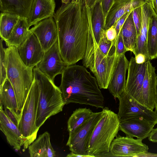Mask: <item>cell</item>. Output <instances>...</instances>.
<instances>
[{
    "label": "cell",
    "mask_w": 157,
    "mask_h": 157,
    "mask_svg": "<svg viewBox=\"0 0 157 157\" xmlns=\"http://www.w3.org/2000/svg\"><path fill=\"white\" fill-rule=\"evenodd\" d=\"M137 157H157V154L147 152L138 155Z\"/></svg>",
    "instance_id": "cell-43"
},
{
    "label": "cell",
    "mask_w": 157,
    "mask_h": 157,
    "mask_svg": "<svg viewBox=\"0 0 157 157\" xmlns=\"http://www.w3.org/2000/svg\"><path fill=\"white\" fill-rule=\"evenodd\" d=\"M89 108H79L74 111L67 122V129L71 134L86 122L93 114Z\"/></svg>",
    "instance_id": "cell-29"
},
{
    "label": "cell",
    "mask_w": 157,
    "mask_h": 157,
    "mask_svg": "<svg viewBox=\"0 0 157 157\" xmlns=\"http://www.w3.org/2000/svg\"><path fill=\"white\" fill-rule=\"evenodd\" d=\"M102 111V116L86 145L87 154L93 157L112 156L110 146L120 130V122L117 114L107 107L104 108Z\"/></svg>",
    "instance_id": "cell-4"
},
{
    "label": "cell",
    "mask_w": 157,
    "mask_h": 157,
    "mask_svg": "<svg viewBox=\"0 0 157 157\" xmlns=\"http://www.w3.org/2000/svg\"><path fill=\"white\" fill-rule=\"evenodd\" d=\"M16 48L22 61L28 67L36 66L41 61L44 53L37 38L32 33Z\"/></svg>",
    "instance_id": "cell-15"
},
{
    "label": "cell",
    "mask_w": 157,
    "mask_h": 157,
    "mask_svg": "<svg viewBox=\"0 0 157 157\" xmlns=\"http://www.w3.org/2000/svg\"><path fill=\"white\" fill-rule=\"evenodd\" d=\"M134 22L136 27L137 37L140 31L142 22L141 6L133 9L132 11Z\"/></svg>",
    "instance_id": "cell-33"
},
{
    "label": "cell",
    "mask_w": 157,
    "mask_h": 157,
    "mask_svg": "<svg viewBox=\"0 0 157 157\" xmlns=\"http://www.w3.org/2000/svg\"><path fill=\"white\" fill-rule=\"evenodd\" d=\"M71 0H61L62 3L67 4L70 2Z\"/></svg>",
    "instance_id": "cell-46"
},
{
    "label": "cell",
    "mask_w": 157,
    "mask_h": 157,
    "mask_svg": "<svg viewBox=\"0 0 157 157\" xmlns=\"http://www.w3.org/2000/svg\"><path fill=\"white\" fill-rule=\"evenodd\" d=\"M0 129L4 134L8 143L13 148L19 150L25 142L24 138L18 126L5 114L2 107L0 106Z\"/></svg>",
    "instance_id": "cell-20"
},
{
    "label": "cell",
    "mask_w": 157,
    "mask_h": 157,
    "mask_svg": "<svg viewBox=\"0 0 157 157\" xmlns=\"http://www.w3.org/2000/svg\"><path fill=\"white\" fill-rule=\"evenodd\" d=\"M129 64L125 54L116 56L113 71L108 89L115 98H118L124 91L126 71Z\"/></svg>",
    "instance_id": "cell-16"
},
{
    "label": "cell",
    "mask_w": 157,
    "mask_h": 157,
    "mask_svg": "<svg viewBox=\"0 0 157 157\" xmlns=\"http://www.w3.org/2000/svg\"><path fill=\"white\" fill-rule=\"evenodd\" d=\"M99 0H85L86 5L90 9H92Z\"/></svg>",
    "instance_id": "cell-42"
},
{
    "label": "cell",
    "mask_w": 157,
    "mask_h": 157,
    "mask_svg": "<svg viewBox=\"0 0 157 157\" xmlns=\"http://www.w3.org/2000/svg\"><path fill=\"white\" fill-rule=\"evenodd\" d=\"M152 7L157 15V0H150Z\"/></svg>",
    "instance_id": "cell-44"
},
{
    "label": "cell",
    "mask_w": 157,
    "mask_h": 157,
    "mask_svg": "<svg viewBox=\"0 0 157 157\" xmlns=\"http://www.w3.org/2000/svg\"><path fill=\"white\" fill-rule=\"evenodd\" d=\"M118 99L119 106L117 114L120 121L132 117H140L155 125L157 124V113L139 103L125 92Z\"/></svg>",
    "instance_id": "cell-8"
},
{
    "label": "cell",
    "mask_w": 157,
    "mask_h": 157,
    "mask_svg": "<svg viewBox=\"0 0 157 157\" xmlns=\"http://www.w3.org/2000/svg\"><path fill=\"white\" fill-rule=\"evenodd\" d=\"M30 30L37 38L44 52L58 40L57 27L53 17L40 21Z\"/></svg>",
    "instance_id": "cell-14"
},
{
    "label": "cell",
    "mask_w": 157,
    "mask_h": 157,
    "mask_svg": "<svg viewBox=\"0 0 157 157\" xmlns=\"http://www.w3.org/2000/svg\"><path fill=\"white\" fill-rule=\"evenodd\" d=\"M6 76L16 97L19 112L22 111L34 78V67L26 66L21 59L16 47L6 48Z\"/></svg>",
    "instance_id": "cell-3"
},
{
    "label": "cell",
    "mask_w": 157,
    "mask_h": 157,
    "mask_svg": "<svg viewBox=\"0 0 157 157\" xmlns=\"http://www.w3.org/2000/svg\"><path fill=\"white\" fill-rule=\"evenodd\" d=\"M120 32L127 50L133 53L136 47L137 36L132 12L125 21Z\"/></svg>",
    "instance_id": "cell-27"
},
{
    "label": "cell",
    "mask_w": 157,
    "mask_h": 157,
    "mask_svg": "<svg viewBox=\"0 0 157 157\" xmlns=\"http://www.w3.org/2000/svg\"><path fill=\"white\" fill-rule=\"evenodd\" d=\"M27 19L20 17L8 39L5 41L8 47H18L21 45L32 33Z\"/></svg>",
    "instance_id": "cell-25"
},
{
    "label": "cell",
    "mask_w": 157,
    "mask_h": 157,
    "mask_svg": "<svg viewBox=\"0 0 157 157\" xmlns=\"http://www.w3.org/2000/svg\"><path fill=\"white\" fill-rule=\"evenodd\" d=\"M148 139L150 141L157 143V128L152 129L148 137Z\"/></svg>",
    "instance_id": "cell-40"
},
{
    "label": "cell",
    "mask_w": 157,
    "mask_h": 157,
    "mask_svg": "<svg viewBox=\"0 0 157 157\" xmlns=\"http://www.w3.org/2000/svg\"><path fill=\"white\" fill-rule=\"evenodd\" d=\"M39 97V87L34 78L24 105L18 126L25 140L23 145L24 151L36 139L39 129L36 124Z\"/></svg>",
    "instance_id": "cell-6"
},
{
    "label": "cell",
    "mask_w": 157,
    "mask_h": 157,
    "mask_svg": "<svg viewBox=\"0 0 157 157\" xmlns=\"http://www.w3.org/2000/svg\"><path fill=\"white\" fill-rule=\"evenodd\" d=\"M34 0H0L1 12L17 15L27 19Z\"/></svg>",
    "instance_id": "cell-24"
},
{
    "label": "cell",
    "mask_w": 157,
    "mask_h": 157,
    "mask_svg": "<svg viewBox=\"0 0 157 157\" xmlns=\"http://www.w3.org/2000/svg\"><path fill=\"white\" fill-rule=\"evenodd\" d=\"M142 22L140 32L137 37L136 43L133 54L135 56L142 53L148 60L147 48V38L149 21L153 8L150 1L141 6Z\"/></svg>",
    "instance_id": "cell-22"
},
{
    "label": "cell",
    "mask_w": 157,
    "mask_h": 157,
    "mask_svg": "<svg viewBox=\"0 0 157 157\" xmlns=\"http://www.w3.org/2000/svg\"><path fill=\"white\" fill-rule=\"evenodd\" d=\"M3 109L8 117L18 127L20 120L17 116L7 107Z\"/></svg>",
    "instance_id": "cell-37"
},
{
    "label": "cell",
    "mask_w": 157,
    "mask_h": 157,
    "mask_svg": "<svg viewBox=\"0 0 157 157\" xmlns=\"http://www.w3.org/2000/svg\"><path fill=\"white\" fill-rule=\"evenodd\" d=\"M136 62L138 64H142L147 61L146 56L142 53H139L135 56Z\"/></svg>",
    "instance_id": "cell-39"
},
{
    "label": "cell",
    "mask_w": 157,
    "mask_h": 157,
    "mask_svg": "<svg viewBox=\"0 0 157 157\" xmlns=\"http://www.w3.org/2000/svg\"><path fill=\"white\" fill-rule=\"evenodd\" d=\"M0 105L3 108H9L17 117L20 120L21 115L19 113L17 99L13 87L7 78L0 88Z\"/></svg>",
    "instance_id": "cell-26"
},
{
    "label": "cell",
    "mask_w": 157,
    "mask_h": 157,
    "mask_svg": "<svg viewBox=\"0 0 157 157\" xmlns=\"http://www.w3.org/2000/svg\"><path fill=\"white\" fill-rule=\"evenodd\" d=\"M116 54L105 55L98 46H94L93 56L86 66L96 77L100 89H108L114 67Z\"/></svg>",
    "instance_id": "cell-7"
},
{
    "label": "cell",
    "mask_w": 157,
    "mask_h": 157,
    "mask_svg": "<svg viewBox=\"0 0 157 157\" xmlns=\"http://www.w3.org/2000/svg\"><path fill=\"white\" fill-rule=\"evenodd\" d=\"M66 105L70 103L104 108V97L95 77L84 66H67L59 86Z\"/></svg>",
    "instance_id": "cell-2"
},
{
    "label": "cell",
    "mask_w": 157,
    "mask_h": 157,
    "mask_svg": "<svg viewBox=\"0 0 157 157\" xmlns=\"http://www.w3.org/2000/svg\"><path fill=\"white\" fill-rule=\"evenodd\" d=\"M124 91L142 104V89L146 71V62L138 64L135 57L129 61Z\"/></svg>",
    "instance_id": "cell-10"
},
{
    "label": "cell",
    "mask_w": 157,
    "mask_h": 157,
    "mask_svg": "<svg viewBox=\"0 0 157 157\" xmlns=\"http://www.w3.org/2000/svg\"><path fill=\"white\" fill-rule=\"evenodd\" d=\"M157 78L155 67L150 60H147L142 86V104L151 110L155 108Z\"/></svg>",
    "instance_id": "cell-18"
},
{
    "label": "cell",
    "mask_w": 157,
    "mask_h": 157,
    "mask_svg": "<svg viewBox=\"0 0 157 157\" xmlns=\"http://www.w3.org/2000/svg\"><path fill=\"white\" fill-rule=\"evenodd\" d=\"M4 41L1 38L0 40V88L2 87L7 78L6 48L3 46Z\"/></svg>",
    "instance_id": "cell-32"
},
{
    "label": "cell",
    "mask_w": 157,
    "mask_h": 157,
    "mask_svg": "<svg viewBox=\"0 0 157 157\" xmlns=\"http://www.w3.org/2000/svg\"><path fill=\"white\" fill-rule=\"evenodd\" d=\"M116 39L113 41L108 40L105 31L102 33L98 47L103 54L107 56H111L115 54Z\"/></svg>",
    "instance_id": "cell-31"
},
{
    "label": "cell",
    "mask_w": 157,
    "mask_h": 157,
    "mask_svg": "<svg viewBox=\"0 0 157 157\" xmlns=\"http://www.w3.org/2000/svg\"><path fill=\"white\" fill-rule=\"evenodd\" d=\"M105 31V34L107 39L109 40L113 41L116 39L117 33L115 27L113 26Z\"/></svg>",
    "instance_id": "cell-38"
},
{
    "label": "cell",
    "mask_w": 157,
    "mask_h": 157,
    "mask_svg": "<svg viewBox=\"0 0 157 157\" xmlns=\"http://www.w3.org/2000/svg\"><path fill=\"white\" fill-rule=\"evenodd\" d=\"M155 111L157 113V83L156 88V94L155 100Z\"/></svg>",
    "instance_id": "cell-45"
},
{
    "label": "cell",
    "mask_w": 157,
    "mask_h": 157,
    "mask_svg": "<svg viewBox=\"0 0 157 157\" xmlns=\"http://www.w3.org/2000/svg\"><path fill=\"white\" fill-rule=\"evenodd\" d=\"M39 89L36 124L39 129L50 117L63 110L66 105L59 87L36 67L33 69Z\"/></svg>",
    "instance_id": "cell-5"
},
{
    "label": "cell",
    "mask_w": 157,
    "mask_h": 157,
    "mask_svg": "<svg viewBox=\"0 0 157 157\" xmlns=\"http://www.w3.org/2000/svg\"><path fill=\"white\" fill-rule=\"evenodd\" d=\"M20 17L16 15L1 12L0 16V36L5 41L8 38Z\"/></svg>",
    "instance_id": "cell-30"
},
{
    "label": "cell",
    "mask_w": 157,
    "mask_h": 157,
    "mask_svg": "<svg viewBox=\"0 0 157 157\" xmlns=\"http://www.w3.org/2000/svg\"><path fill=\"white\" fill-rule=\"evenodd\" d=\"M120 122L119 129L126 136L142 140L148 137L155 125L140 117H132Z\"/></svg>",
    "instance_id": "cell-17"
},
{
    "label": "cell",
    "mask_w": 157,
    "mask_h": 157,
    "mask_svg": "<svg viewBox=\"0 0 157 157\" xmlns=\"http://www.w3.org/2000/svg\"><path fill=\"white\" fill-rule=\"evenodd\" d=\"M142 141L138 138L119 135L112 141L110 152L114 157H136L139 154L148 152V146Z\"/></svg>",
    "instance_id": "cell-11"
},
{
    "label": "cell",
    "mask_w": 157,
    "mask_h": 157,
    "mask_svg": "<svg viewBox=\"0 0 157 157\" xmlns=\"http://www.w3.org/2000/svg\"><path fill=\"white\" fill-rule=\"evenodd\" d=\"M50 136L48 132L40 135L28 147L31 157H54L56 151L50 142Z\"/></svg>",
    "instance_id": "cell-23"
},
{
    "label": "cell",
    "mask_w": 157,
    "mask_h": 157,
    "mask_svg": "<svg viewBox=\"0 0 157 157\" xmlns=\"http://www.w3.org/2000/svg\"><path fill=\"white\" fill-rule=\"evenodd\" d=\"M91 11L92 32L88 33L86 57L92 54L94 47L99 45L102 34L105 31L106 18L103 13L101 0H99L93 8Z\"/></svg>",
    "instance_id": "cell-13"
},
{
    "label": "cell",
    "mask_w": 157,
    "mask_h": 157,
    "mask_svg": "<svg viewBox=\"0 0 157 157\" xmlns=\"http://www.w3.org/2000/svg\"><path fill=\"white\" fill-rule=\"evenodd\" d=\"M102 114V111L94 112L86 122L73 133L69 134L66 145L69 147L71 152L78 154L88 155L86 147L88 140Z\"/></svg>",
    "instance_id": "cell-9"
},
{
    "label": "cell",
    "mask_w": 157,
    "mask_h": 157,
    "mask_svg": "<svg viewBox=\"0 0 157 157\" xmlns=\"http://www.w3.org/2000/svg\"><path fill=\"white\" fill-rule=\"evenodd\" d=\"M55 7V0H34L27 19L29 26L45 19L53 17Z\"/></svg>",
    "instance_id": "cell-21"
},
{
    "label": "cell",
    "mask_w": 157,
    "mask_h": 157,
    "mask_svg": "<svg viewBox=\"0 0 157 157\" xmlns=\"http://www.w3.org/2000/svg\"><path fill=\"white\" fill-rule=\"evenodd\" d=\"M67 157H93L89 155H82L76 154L71 152L68 154L66 156Z\"/></svg>",
    "instance_id": "cell-41"
},
{
    "label": "cell",
    "mask_w": 157,
    "mask_h": 157,
    "mask_svg": "<svg viewBox=\"0 0 157 157\" xmlns=\"http://www.w3.org/2000/svg\"><path fill=\"white\" fill-rule=\"evenodd\" d=\"M128 51L124 45L121 34L120 32L116 38L115 54L116 56L125 54Z\"/></svg>",
    "instance_id": "cell-34"
},
{
    "label": "cell",
    "mask_w": 157,
    "mask_h": 157,
    "mask_svg": "<svg viewBox=\"0 0 157 157\" xmlns=\"http://www.w3.org/2000/svg\"><path fill=\"white\" fill-rule=\"evenodd\" d=\"M53 17L61 58L67 66L75 64L83 59L86 51L92 28L90 9L85 0H71L62 3Z\"/></svg>",
    "instance_id": "cell-1"
},
{
    "label": "cell",
    "mask_w": 157,
    "mask_h": 157,
    "mask_svg": "<svg viewBox=\"0 0 157 157\" xmlns=\"http://www.w3.org/2000/svg\"><path fill=\"white\" fill-rule=\"evenodd\" d=\"M150 0H114L106 18L105 31L115 25L126 13L141 6Z\"/></svg>",
    "instance_id": "cell-19"
},
{
    "label": "cell",
    "mask_w": 157,
    "mask_h": 157,
    "mask_svg": "<svg viewBox=\"0 0 157 157\" xmlns=\"http://www.w3.org/2000/svg\"><path fill=\"white\" fill-rule=\"evenodd\" d=\"M114 1V0H101L103 11L106 18Z\"/></svg>",
    "instance_id": "cell-36"
},
{
    "label": "cell",
    "mask_w": 157,
    "mask_h": 157,
    "mask_svg": "<svg viewBox=\"0 0 157 157\" xmlns=\"http://www.w3.org/2000/svg\"><path fill=\"white\" fill-rule=\"evenodd\" d=\"M132 11L127 12L124 14L117 21L115 25H113L115 27L116 31L117 37L120 33L125 21Z\"/></svg>",
    "instance_id": "cell-35"
},
{
    "label": "cell",
    "mask_w": 157,
    "mask_h": 157,
    "mask_svg": "<svg viewBox=\"0 0 157 157\" xmlns=\"http://www.w3.org/2000/svg\"><path fill=\"white\" fill-rule=\"evenodd\" d=\"M147 48L149 60L157 58V15L153 8L148 25Z\"/></svg>",
    "instance_id": "cell-28"
},
{
    "label": "cell",
    "mask_w": 157,
    "mask_h": 157,
    "mask_svg": "<svg viewBox=\"0 0 157 157\" xmlns=\"http://www.w3.org/2000/svg\"><path fill=\"white\" fill-rule=\"evenodd\" d=\"M67 66L61 58L57 40L51 48L44 52L41 61L35 67L54 82L56 76L61 74Z\"/></svg>",
    "instance_id": "cell-12"
}]
</instances>
